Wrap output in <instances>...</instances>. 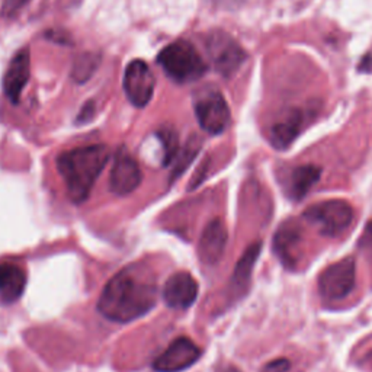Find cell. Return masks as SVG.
Masks as SVG:
<instances>
[{
    "mask_svg": "<svg viewBox=\"0 0 372 372\" xmlns=\"http://www.w3.org/2000/svg\"><path fill=\"white\" fill-rule=\"evenodd\" d=\"M155 276L140 266H128L109 279L98 301V311L117 323L137 320L157 303Z\"/></svg>",
    "mask_w": 372,
    "mask_h": 372,
    "instance_id": "obj_1",
    "label": "cell"
},
{
    "mask_svg": "<svg viewBox=\"0 0 372 372\" xmlns=\"http://www.w3.org/2000/svg\"><path fill=\"white\" fill-rule=\"evenodd\" d=\"M109 157L110 152L105 144L71 148L57 157V171L73 203L80 206L89 198L93 185L105 169Z\"/></svg>",
    "mask_w": 372,
    "mask_h": 372,
    "instance_id": "obj_2",
    "label": "cell"
},
{
    "mask_svg": "<svg viewBox=\"0 0 372 372\" xmlns=\"http://www.w3.org/2000/svg\"><path fill=\"white\" fill-rule=\"evenodd\" d=\"M157 63L167 78L182 85L196 82L207 73V64L201 54L186 40L166 45L157 55Z\"/></svg>",
    "mask_w": 372,
    "mask_h": 372,
    "instance_id": "obj_3",
    "label": "cell"
},
{
    "mask_svg": "<svg viewBox=\"0 0 372 372\" xmlns=\"http://www.w3.org/2000/svg\"><path fill=\"white\" fill-rule=\"evenodd\" d=\"M303 217L326 237H338L343 234L353 222L355 211L348 201L327 199L310 206Z\"/></svg>",
    "mask_w": 372,
    "mask_h": 372,
    "instance_id": "obj_4",
    "label": "cell"
},
{
    "mask_svg": "<svg viewBox=\"0 0 372 372\" xmlns=\"http://www.w3.org/2000/svg\"><path fill=\"white\" fill-rule=\"evenodd\" d=\"M357 262L355 257L348 256L326 266L317 281V289L326 303H339L355 288Z\"/></svg>",
    "mask_w": 372,
    "mask_h": 372,
    "instance_id": "obj_5",
    "label": "cell"
},
{
    "mask_svg": "<svg viewBox=\"0 0 372 372\" xmlns=\"http://www.w3.org/2000/svg\"><path fill=\"white\" fill-rule=\"evenodd\" d=\"M207 50L215 70L224 78L234 76L248 59L246 51L233 36L220 29L207 36Z\"/></svg>",
    "mask_w": 372,
    "mask_h": 372,
    "instance_id": "obj_6",
    "label": "cell"
},
{
    "mask_svg": "<svg viewBox=\"0 0 372 372\" xmlns=\"http://www.w3.org/2000/svg\"><path fill=\"white\" fill-rule=\"evenodd\" d=\"M195 115L199 127L211 136L224 133L231 121L229 103L218 90L201 93L195 101Z\"/></svg>",
    "mask_w": 372,
    "mask_h": 372,
    "instance_id": "obj_7",
    "label": "cell"
},
{
    "mask_svg": "<svg viewBox=\"0 0 372 372\" xmlns=\"http://www.w3.org/2000/svg\"><path fill=\"white\" fill-rule=\"evenodd\" d=\"M124 90L128 101L137 108L150 103L155 95V76L152 69L143 60H133L124 71Z\"/></svg>",
    "mask_w": 372,
    "mask_h": 372,
    "instance_id": "obj_8",
    "label": "cell"
},
{
    "mask_svg": "<svg viewBox=\"0 0 372 372\" xmlns=\"http://www.w3.org/2000/svg\"><path fill=\"white\" fill-rule=\"evenodd\" d=\"M141 179L143 175L138 162L125 147L118 148L109 176L110 191L118 196H127L138 188Z\"/></svg>",
    "mask_w": 372,
    "mask_h": 372,
    "instance_id": "obj_9",
    "label": "cell"
},
{
    "mask_svg": "<svg viewBox=\"0 0 372 372\" xmlns=\"http://www.w3.org/2000/svg\"><path fill=\"white\" fill-rule=\"evenodd\" d=\"M201 358V349L189 338H178L167 346L157 359L153 368L157 372H180L192 366Z\"/></svg>",
    "mask_w": 372,
    "mask_h": 372,
    "instance_id": "obj_10",
    "label": "cell"
},
{
    "mask_svg": "<svg viewBox=\"0 0 372 372\" xmlns=\"http://www.w3.org/2000/svg\"><path fill=\"white\" fill-rule=\"evenodd\" d=\"M303 241V229L295 220H287L273 234V253L285 268L294 269L299 264V250Z\"/></svg>",
    "mask_w": 372,
    "mask_h": 372,
    "instance_id": "obj_11",
    "label": "cell"
},
{
    "mask_svg": "<svg viewBox=\"0 0 372 372\" xmlns=\"http://www.w3.org/2000/svg\"><path fill=\"white\" fill-rule=\"evenodd\" d=\"M199 292L196 279L189 272H176L163 287V300L171 308H189Z\"/></svg>",
    "mask_w": 372,
    "mask_h": 372,
    "instance_id": "obj_12",
    "label": "cell"
},
{
    "mask_svg": "<svg viewBox=\"0 0 372 372\" xmlns=\"http://www.w3.org/2000/svg\"><path fill=\"white\" fill-rule=\"evenodd\" d=\"M31 76V52L29 48L17 51L10 60L5 76H3V92L5 96L12 103H20L22 92Z\"/></svg>",
    "mask_w": 372,
    "mask_h": 372,
    "instance_id": "obj_13",
    "label": "cell"
},
{
    "mask_svg": "<svg viewBox=\"0 0 372 372\" xmlns=\"http://www.w3.org/2000/svg\"><path fill=\"white\" fill-rule=\"evenodd\" d=\"M229 240V233L220 218L210 221L203 229L201 238H199V257L203 264L207 265H217L221 257L224 256L226 246Z\"/></svg>",
    "mask_w": 372,
    "mask_h": 372,
    "instance_id": "obj_14",
    "label": "cell"
},
{
    "mask_svg": "<svg viewBox=\"0 0 372 372\" xmlns=\"http://www.w3.org/2000/svg\"><path fill=\"white\" fill-rule=\"evenodd\" d=\"M307 121V114L303 109H289L281 120H278L269 131V141L276 150L287 148L303 133Z\"/></svg>",
    "mask_w": 372,
    "mask_h": 372,
    "instance_id": "obj_15",
    "label": "cell"
},
{
    "mask_svg": "<svg viewBox=\"0 0 372 372\" xmlns=\"http://www.w3.org/2000/svg\"><path fill=\"white\" fill-rule=\"evenodd\" d=\"M27 287L25 271L13 262L0 264V300L12 304L21 299Z\"/></svg>",
    "mask_w": 372,
    "mask_h": 372,
    "instance_id": "obj_16",
    "label": "cell"
},
{
    "mask_svg": "<svg viewBox=\"0 0 372 372\" xmlns=\"http://www.w3.org/2000/svg\"><path fill=\"white\" fill-rule=\"evenodd\" d=\"M322 173H323L322 167L315 164H303L295 167L289 175L288 185L285 186V191L289 199L295 202L304 199L308 191L320 180Z\"/></svg>",
    "mask_w": 372,
    "mask_h": 372,
    "instance_id": "obj_17",
    "label": "cell"
},
{
    "mask_svg": "<svg viewBox=\"0 0 372 372\" xmlns=\"http://www.w3.org/2000/svg\"><path fill=\"white\" fill-rule=\"evenodd\" d=\"M260 250H262V243H260V241H255V243H252L245 250V253L241 255L238 262L236 264V268L231 276V282H230L231 291L236 296H241L246 294L250 285L252 272L256 265V260L260 255Z\"/></svg>",
    "mask_w": 372,
    "mask_h": 372,
    "instance_id": "obj_18",
    "label": "cell"
},
{
    "mask_svg": "<svg viewBox=\"0 0 372 372\" xmlns=\"http://www.w3.org/2000/svg\"><path fill=\"white\" fill-rule=\"evenodd\" d=\"M99 66V57L95 54H82L74 60L73 69H71V78L73 80H76L78 83H85L86 80L90 79L93 73L96 71Z\"/></svg>",
    "mask_w": 372,
    "mask_h": 372,
    "instance_id": "obj_19",
    "label": "cell"
},
{
    "mask_svg": "<svg viewBox=\"0 0 372 372\" xmlns=\"http://www.w3.org/2000/svg\"><path fill=\"white\" fill-rule=\"evenodd\" d=\"M157 136L163 147V164L167 166V164H171V162L175 159L178 153V145H179L178 134L172 127H166L160 129Z\"/></svg>",
    "mask_w": 372,
    "mask_h": 372,
    "instance_id": "obj_20",
    "label": "cell"
},
{
    "mask_svg": "<svg viewBox=\"0 0 372 372\" xmlns=\"http://www.w3.org/2000/svg\"><path fill=\"white\" fill-rule=\"evenodd\" d=\"M31 0H5L2 6V15L6 17H12L28 3Z\"/></svg>",
    "mask_w": 372,
    "mask_h": 372,
    "instance_id": "obj_21",
    "label": "cell"
},
{
    "mask_svg": "<svg viewBox=\"0 0 372 372\" xmlns=\"http://www.w3.org/2000/svg\"><path fill=\"white\" fill-rule=\"evenodd\" d=\"M291 368V362L287 358H276L264 365L260 372H288Z\"/></svg>",
    "mask_w": 372,
    "mask_h": 372,
    "instance_id": "obj_22",
    "label": "cell"
},
{
    "mask_svg": "<svg viewBox=\"0 0 372 372\" xmlns=\"http://www.w3.org/2000/svg\"><path fill=\"white\" fill-rule=\"evenodd\" d=\"M93 114H95V105H93V102H87V103H85V106H83V109H82V113L79 114V120H78V122H79V124H82V122H87V121L93 117Z\"/></svg>",
    "mask_w": 372,
    "mask_h": 372,
    "instance_id": "obj_23",
    "label": "cell"
},
{
    "mask_svg": "<svg viewBox=\"0 0 372 372\" xmlns=\"http://www.w3.org/2000/svg\"><path fill=\"white\" fill-rule=\"evenodd\" d=\"M358 70L361 73H371L372 71V55H365L358 66Z\"/></svg>",
    "mask_w": 372,
    "mask_h": 372,
    "instance_id": "obj_24",
    "label": "cell"
},
{
    "mask_svg": "<svg viewBox=\"0 0 372 372\" xmlns=\"http://www.w3.org/2000/svg\"><path fill=\"white\" fill-rule=\"evenodd\" d=\"M366 236L369 237L371 243H372V218L368 221V224H366Z\"/></svg>",
    "mask_w": 372,
    "mask_h": 372,
    "instance_id": "obj_25",
    "label": "cell"
},
{
    "mask_svg": "<svg viewBox=\"0 0 372 372\" xmlns=\"http://www.w3.org/2000/svg\"><path fill=\"white\" fill-rule=\"evenodd\" d=\"M226 372H238L236 368H229Z\"/></svg>",
    "mask_w": 372,
    "mask_h": 372,
    "instance_id": "obj_26",
    "label": "cell"
}]
</instances>
